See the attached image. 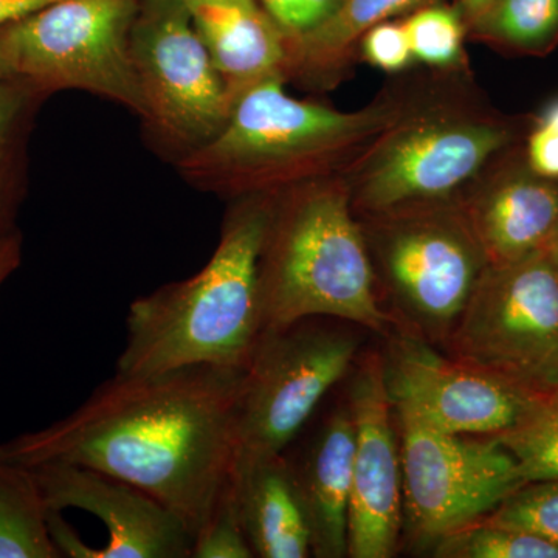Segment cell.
Returning <instances> with one entry per match:
<instances>
[{
	"instance_id": "obj_1",
	"label": "cell",
	"mask_w": 558,
	"mask_h": 558,
	"mask_svg": "<svg viewBox=\"0 0 558 558\" xmlns=\"http://www.w3.org/2000/svg\"><path fill=\"white\" fill-rule=\"evenodd\" d=\"M242 371L116 373L69 416L0 444V462L100 470L157 499L194 538L231 478Z\"/></svg>"
},
{
	"instance_id": "obj_2",
	"label": "cell",
	"mask_w": 558,
	"mask_h": 558,
	"mask_svg": "<svg viewBox=\"0 0 558 558\" xmlns=\"http://www.w3.org/2000/svg\"><path fill=\"white\" fill-rule=\"evenodd\" d=\"M402 83L398 117L340 174L355 216L454 199L531 123L495 108L470 68L403 72Z\"/></svg>"
},
{
	"instance_id": "obj_3",
	"label": "cell",
	"mask_w": 558,
	"mask_h": 558,
	"mask_svg": "<svg viewBox=\"0 0 558 558\" xmlns=\"http://www.w3.org/2000/svg\"><path fill=\"white\" fill-rule=\"evenodd\" d=\"M286 84L271 76L238 95L218 134L175 163L180 178L233 201L339 175L402 108V76L357 110L293 98Z\"/></svg>"
},
{
	"instance_id": "obj_4",
	"label": "cell",
	"mask_w": 558,
	"mask_h": 558,
	"mask_svg": "<svg viewBox=\"0 0 558 558\" xmlns=\"http://www.w3.org/2000/svg\"><path fill=\"white\" fill-rule=\"evenodd\" d=\"M277 194L229 201L215 253L193 277L132 301L116 373L244 369L263 336L259 263Z\"/></svg>"
},
{
	"instance_id": "obj_5",
	"label": "cell",
	"mask_w": 558,
	"mask_h": 558,
	"mask_svg": "<svg viewBox=\"0 0 558 558\" xmlns=\"http://www.w3.org/2000/svg\"><path fill=\"white\" fill-rule=\"evenodd\" d=\"M259 296L264 330L314 317L352 323L384 339L398 329L377 295L340 174L275 196L260 253Z\"/></svg>"
},
{
	"instance_id": "obj_6",
	"label": "cell",
	"mask_w": 558,
	"mask_h": 558,
	"mask_svg": "<svg viewBox=\"0 0 558 558\" xmlns=\"http://www.w3.org/2000/svg\"><path fill=\"white\" fill-rule=\"evenodd\" d=\"M355 218L381 306L398 330L442 351L488 267L458 197Z\"/></svg>"
},
{
	"instance_id": "obj_7",
	"label": "cell",
	"mask_w": 558,
	"mask_h": 558,
	"mask_svg": "<svg viewBox=\"0 0 558 558\" xmlns=\"http://www.w3.org/2000/svg\"><path fill=\"white\" fill-rule=\"evenodd\" d=\"M339 322L304 318L264 330L242 371L233 469L282 454L354 366L362 339Z\"/></svg>"
},
{
	"instance_id": "obj_8",
	"label": "cell",
	"mask_w": 558,
	"mask_h": 558,
	"mask_svg": "<svg viewBox=\"0 0 558 558\" xmlns=\"http://www.w3.org/2000/svg\"><path fill=\"white\" fill-rule=\"evenodd\" d=\"M442 351L534 395H557L558 277L546 252L488 266Z\"/></svg>"
},
{
	"instance_id": "obj_9",
	"label": "cell",
	"mask_w": 558,
	"mask_h": 558,
	"mask_svg": "<svg viewBox=\"0 0 558 558\" xmlns=\"http://www.w3.org/2000/svg\"><path fill=\"white\" fill-rule=\"evenodd\" d=\"M140 0H58L5 24L16 76L46 97L83 90L145 119L131 36Z\"/></svg>"
},
{
	"instance_id": "obj_10",
	"label": "cell",
	"mask_w": 558,
	"mask_h": 558,
	"mask_svg": "<svg viewBox=\"0 0 558 558\" xmlns=\"http://www.w3.org/2000/svg\"><path fill=\"white\" fill-rule=\"evenodd\" d=\"M396 411V410H395ZM398 418L403 473V543H436L486 519L521 484L519 462L497 436L451 435L403 411Z\"/></svg>"
},
{
	"instance_id": "obj_11",
	"label": "cell",
	"mask_w": 558,
	"mask_h": 558,
	"mask_svg": "<svg viewBox=\"0 0 558 558\" xmlns=\"http://www.w3.org/2000/svg\"><path fill=\"white\" fill-rule=\"evenodd\" d=\"M132 58L145 98L143 126L172 165L199 149L226 123V84L191 21L185 0H140Z\"/></svg>"
},
{
	"instance_id": "obj_12",
	"label": "cell",
	"mask_w": 558,
	"mask_h": 558,
	"mask_svg": "<svg viewBox=\"0 0 558 558\" xmlns=\"http://www.w3.org/2000/svg\"><path fill=\"white\" fill-rule=\"evenodd\" d=\"M380 355L395 410L451 435H505L545 399L464 365L402 330L385 337Z\"/></svg>"
},
{
	"instance_id": "obj_13",
	"label": "cell",
	"mask_w": 558,
	"mask_h": 558,
	"mask_svg": "<svg viewBox=\"0 0 558 558\" xmlns=\"http://www.w3.org/2000/svg\"><path fill=\"white\" fill-rule=\"evenodd\" d=\"M348 388L354 418L349 548L351 558L395 557L403 527V473L398 418L385 388L380 351L355 362Z\"/></svg>"
},
{
	"instance_id": "obj_14",
	"label": "cell",
	"mask_w": 558,
	"mask_h": 558,
	"mask_svg": "<svg viewBox=\"0 0 558 558\" xmlns=\"http://www.w3.org/2000/svg\"><path fill=\"white\" fill-rule=\"evenodd\" d=\"M50 512L81 509L108 529V543H84L80 558H190L193 534L175 513L126 481L75 464L31 469Z\"/></svg>"
},
{
	"instance_id": "obj_15",
	"label": "cell",
	"mask_w": 558,
	"mask_h": 558,
	"mask_svg": "<svg viewBox=\"0 0 558 558\" xmlns=\"http://www.w3.org/2000/svg\"><path fill=\"white\" fill-rule=\"evenodd\" d=\"M458 199L488 266L545 252L558 233V179L529 167L523 142L492 161Z\"/></svg>"
},
{
	"instance_id": "obj_16",
	"label": "cell",
	"mask_w": 558,
	"mask_h": 558,
	"mask_svg": "<svg viewBox=\"0 0 558 558\" xmlns=\"http://www.w3.org/2000/svg\"><path fill=\"white\" fill-rule=\"evenodd\" d=\"M354 442V418L344 399L310 438L282 451L310 526L312 557H348Z\"/></svg>"
},
{
	"instance_id": "obj_17",
	"label": "cell",
	"mask_w": 558,
	"mask_h": 558,
	"mask_svg": "<svg viewBox=\"0 0 558 558\" xmlns=\"http://www.w3.org/2000/svg\"><path fill=\"white\" fill-rule=\"evenodd\" d=\"M185 5L231 105L259 81L284 78L286 35L259 0H185Z\"/></svg>"
},
{
	"instance_id": "obj_18",
	"label": "cell",
	"mask_w": 558,
	"mask_h": 558,
	"mask_svg": "<svg viewBox=\"0 0 558 558\" xmlns=\"http://www.w3.org/2000/svg\"><path fill=\"white\" fill-rule=\"evenodd\" d=\"M231 487L255 557H312L310 526L282 454L234 468Z\"/></svg>"
},
{
	"instance_id": "obj_19",
	"label": "cell",
	"mask_w": 558,
	"mask_h": 558,
	"mask_svg": "<svg viewBox=\"0 0 558 558\" xmlns=\"http://www.w3.org/2000/svg\"><path fill=\"white\" fill-rule=\"evenodd\" d=\"M435 0H343L339 11L303 36H286L284 80L306 89L329 92L354 72L359 46L369 28L400 20Z\"/></svg>"
},
{
	"instance_id": "obj_20",
	"label": "cell",
	"mask_w": 558,
	"mask_h": 558,
	"mask_svg": "<svg viewBox=\"0 0 558 558\" xmlns=\"http://www.w3.org/2000/svg\"><path fill=\"white\" fill-rule=\"evenodd\" d=\"M468 38L506 57H548L558 47V0H494Z\"/></svg>"
},
{
	"instance_id": "obj_21",
	"label": "cell",
	"mask_w": 558,
	"mask_h": 558,
	"mask_svg": "<svg viewBox=\"0 0 558 558\" xmlns=\"http://www.w3.org/2000/svg\"><path fill=\"white\" fill-rule=\"evenodd\" d=\"M46 98L21 76L0 83V241L17 233L14 219L24 199L28 134Z\"/></svg>"
},
{
	"instance_id": "obj_22",
	"label": "cell",
	"mask_w": 558,
	"mask_h": 558,
	"mask_svg": "<svg viewBox=\"0 0 558 558\" xmlns=\"http://www.w3.org/2000/svg\"><path fill=\"white\" fill-rule=\"evenodd\" d=\"M31 469L0 462V558H60Z\"/></svg>"
},
{
	"instance_id": "obj_23",
	"label": "cell",
	"mask_w": 558,
	"mask_h": 558,
	"mask_svg": "<svg viewBox=\"0 0 558 558\" xmlns=\"http://www.w3.org/2000/svg\"><path fill=\"white\" fill-rule=\"evenodd\" d=\"M409 36L414 61L427 69H469L468 24L461 10L447 0L425 3L400 17Z\"/></svg>"
},
{
	"instance_id": "obj_24",
	"label": "cell",
	"mask_w": 558,
	"mask_h": 558,
	"mask_svg": "<svg viewBox=\"0 0 558 558\" xmlns=\"http://www.w3.org/2000/svg\"><path fill=\"white\" fill-rule=\"evenodd\" d=\"M438 558H558V545L519 529L486 519L453 532L436 543Z\"/></svg>"
},
{
	"instance_id": "obj_25",
	"label": "cell",
	"mask_w": 558,
	"mask_h": 558,
	"mask_svg": "<svg viewBox=\"0 0 558 558\" xmlns=\"http://www.w3.org/2000/svg\"><path fill=\"white\" fill-rule=\"evenodd\" d=\"M497 438L515 457L526 483L558 478V392L543 399L521 424Z\"/></svg>"
},
{
	"instance_id": "obj_26",
	"label": "cell",
	"mask_w": 558,
	"mask_h": 558,
	"mask_svg": "<svg viewBox=\"0 0 558 558\" xmlns=\"http://www.w3.org/2000/svg\"><path fill=\"white\" fill-rule=\"evenodd\" d=\"M486 520L558 545V478L521 484Z\"/></svg>"
},
{
	"instance_id": "obj_27",
	"label": "cell",
	"mask_w": 558,
	"mask_h": 558,
	"mask_svg": "<svg viewBox=\"0 0 558 558\" xmlns=\"http://www.w3.org/2000/svg\"><path fill=\"white\" fill-rule=\"evenodd\" d=\"M252 546L245 537L231 478L215 509L193 538L190 558H253Z\"/></svg>"
},
{
	"instance_id": "obj_28",
	"label": "cell",
	"mask_w": 558,
	"mask_h": 558,
	"mask_svg": "<svg viewBox=\"0 0 558 558\" xmlns=\"http://www.w3.org/2000/svg\"><path fill=\"white\" fill-rule=\"evenodd\" d=\"M360 60L368 62L371 68L387 72L389 75H400L409 72L414 64L409 36L402 21L391 20L374 25L360 39Z\"/></svg>"
},
{
	"instance_id": "obj_29",
	"label": "cell",
	"mask_w": 558,
	"mask_h": 558,
	"mask_svg": "<svg viewBox=\"0 0 558 558\" xmlns=\"http://www.w3.org/2000/svg\"><path fill=\"white\" fill-rule=\"evenodd\" d=\"M523 149L532 170L558 179V97L532 113Z\"/></svg>"
},
{
	"instance_id": "obj_30",
	"label": "cell",
	"mask_w": 558,
	"mask_h": 558,
	"mask_svg": "<svg viewBox=\"0 0 558 558\" xmlns=\"http://www.w3.org/2000/svg\"><path fill=\"white\" fill-rule=\"evenodd\" d=\"M288 38L303 36L328 22L343 0H259Z\"/></svg>"
},
{
	"instance_id": "obj_31",
	"label": "cell",
	"mask_w": 558,
	"mask_h": 558,
	"mask_svg": "<svg viewBox=\"0 0 558 558\" xmlns=\"http://www.w3.org/2000/svg\"><path fill=\"white\" fill-rule=\"evenodd\" d=\"M58 0H0V27L21 20Z\"/></svg>"
},
{
	"instance_id": "obj_32",
	"label": "cell",
	"mask_w": 558,
	"mask_h": 558,
	"mask_svg": "<svg viewBox=\"0 0 558 558\" xmlns=\"http://www.w3.org/2000/svg\"><path fill=\"white\" fill-rule=\"evenodd\" d=\"M11 76H16V72H14L13 57H11L5 25H2V27H0V83H2L3 80L11 78Z\"/></svg>"
},
{
	"instance_id": "obj_33",
	"label": "cell",
	"mask_w": 558,
	"mask_h": 558,
	"mask_svg": "<svg viewBox=\"0 0 558 558\" xmlns=\"http://www.w3.org/2000/svg\"><path fill=\"white\" fill-rule=\"evenodd\" d=\"M21 245L22 240L14 242L9 252H7L5 255H3V258L0 259V286H2V282L17 269V266H20Z\"/></svg>"
},
{
	"instance_id": "obj_34",
	"label": "cell",
	"mask_w": 558,
	"mask_h": 558,
	"mask_svg": "<svg viewBox=\"0 0 558 558\" xmlns=\"http://www.w3.org/2000/svg\"><path fill=\"white\" fill-rule=\"evenodd\" d=\"M435 2H438V0H435ZM447 2L454 3V5L461 10L465 24L469 25L470 22L475 20L478 14L483 13L494 0H447Z\"/></svg>"
},
{
	"instance_id": "obj_35",
	"label": "cell",
	"mask_w": 558,
	"mask_h": 558,
	"mask_svg": "<svg viewBox=\"0 0 558 558\" xmlns=\"http://www.w3.org/2000/svg\"><path fill=\"white\" fill-rule=\"evenodd\" d=\"M545 252L546 255H548L550 264H553L554 270H556L558 277V233L556 234V238L550 241V244L548 245V248L545 250Z\"/></svg>"
},
{
	"instance_id": "obj_36",
	"label": "cell",
	"mask_w": 558,
	"mask_h": 558,
	"mask_svg": "<svg viewBox=\"0 0 558 558\" xmlns=\"http://www.w3.org/2000/svg\"><path fill=\"white\" fill-rule=\"evenodd\" d=\"M21 240L20 233H14L13 236L7 238V240L0 241V259L3 258V255H5L7 252H9L11 245L14 244V242Z\"/></svg>"
}]
</instances>
